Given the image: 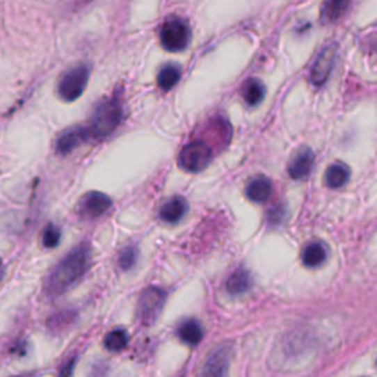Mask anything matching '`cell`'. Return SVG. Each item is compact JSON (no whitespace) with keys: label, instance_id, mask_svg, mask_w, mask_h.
Returning a JSON list of instances; mask_svg holds the SVG:
<instances>
[{"label":"cell","instance_id":"cell-1","mask_svg":"<svg viewBox=\"0 0 377 377\" xmlns=\"http://www.w3.org/2000/svg\"><path fill=\"white\" fill-rule=\"evenodd\" d=\"M92 267V246L80 243L72 248L56 266L49 271L45 291L49 296H59L77 284Z\"/></svg>","mask_w":377,"mask_h":377},{"label":"cell","instance_id":"cell-2","mask_svg":"<svg viewBox=\"0 0 377 377\" xmlns=\"http://www.w3.org/2000/svg\"><path fill=\"white\" fill-rule=\"evenodd\" d=\"M122 118V106L117 99H105L100 102L87 129L89 139L102 141L117 130Z\"/></svg>","mask_w":377,"mask_h":377},{"label":"cell","instance_id":"cell-3","mask_svg":"<svg viewBox=\"0 0 377 377\" xmlns=\"http://www.w3.org/2000/svg\"><path fill=\"white\" fill-rule=\"evenodd\" d=\"M167 294L159 287H147L141 294L139 300H137L136 314L137 320L145 328L154 326L158 317L161 316V311L164 308Z\"/></svg>","mask_w":377,"mask_h":377},{"label":"cell","instance_id":"cell-4","mask_svg":"<svg viewBox=\"0 0 377 377\" xmlns=\"http://www.w3.org/2000/svg\"><path fill=\"white\" fill-rule=\"evenodd\" d=\"M233 357V348L223 344L209 351L200 364L196 377H229V369Z\"/></svg>","mask_w":377,"mask_h":377},{"label":"cell","instance_id":"cell-5","mask_svg":"<svg viewBox=\"0 0 377 377\" xmlns=\"http://www.w3.org/2000/svg\"><path fill=\"white\" fill-rule=\"evenodd\" d=\"M87 83H89V68L83 64L72 67L70 71L62 75V79L59 80V96L64 99L65 102H72V100L79 99L83 95Z\"/></svg>","mask_w":377,"mask_h":377},{"label":"cell","instance_id":"cell-6","mask_svg":"<svg viewBox=\"0 0 377 377\" xmlns=\"http://www.w3.org/2000/svg\"><path fill=\"white\" fill-rule=\"evenodd\" d=\"M212 158L211 147L202 141L187 143L179 155V164L183 170L191 173L202 171Z\"/></svg>","mask_w":377,"mask_h":377},{"label":"cell","instance_id":"cell-7","mask_svg":"<svg viewBox=\"0 0 377 377\" xmlns=\"http://www.w3.org/2000/svg\"><path fill=\"white\" fill-rule=\"evenodd\" d=\"M191 40V30L183 19L171 18L161 29V45L170 52H180Z\"/></svg>","mask_w":377,"mask_h":377},{"label":"cell","instance_id":"cell-8","mask_svg":"<svg viewBox=\"0 0 377 377\" xmlns=\"http://www.w3.org/2000/svg\"><path fill=\"white\" fill-rule=\"evenodd\" d=\"M111 207L112 200L108 195L102 192H89L81 198L79 204V212L84 218L95 220L105 216V214L111 209Z\"/></svg>","mask_w":377,"mask_h":377},{"label":"cell","instance_id":"cell-9","mask_svg":"<svg viewBox=\"0 0 377 377\" xmlns=\"http://www.w3.org/2000/svg\"><path fill=\"white\" fill-rule=\"evenodd\" d=\"M335 59H336V46L335 45L326 46L311 68L310 80L314 86H323L328 81L335 65Z\"/></svg>","mask_w":377,"mask_h":377},{"label":"cell","instance_id":"cell-10","mask_svg":"<svg viewBox=\"0 0 377 377\" xmlns=\"http://www.w3.org/2000/svg\"><path fill=\"white\" fill-rule=\"evenodd\" d=\"M314 166V154L310 147H300L289 162L287 173L294 180L307 179Z\"/></svg>","mask_w":377,"mask_h":377},{"label":"cell","instance_id":"cell-11","mask_svg":"<svg viewBox=\"0 0 377 377\" xmlns=\"http://www.w3.org/2000/svg\"><path fill=\"white\" fill-rule=\"evenodd\" d=\"M89 139L87 129L72 127L62 133L56 141V152L61 155H68L74 149H77L81 143Z\"/></svg>","mask_w":377,"mask_h":377},{"label":"cell","instance_id":"cell-12","mask_svg":"<svg viewBox=\"0 0 377 377\" xmlns=\"http://www.w3.org/2000/svg\"><path fill=\"white\" fill-rule=\"evenodd\" d=\"M273 192V184L270 179L266 175H257L252 180H250L246 186V196L252 200V202L261 204L266 202Z\"/></svg>","mask_w":377,"mask_h":377},{"label":"cell","instance_id":"cell-13","mask_svg":"<svg viewBox=\"0 0 377 377\" xmlns=\"http://www.w3.org/2000/svg\"><path fill=\"white\" fill-rule=\"evenodd\" d=\"M186 211H187L186 199L182 196H174L161 207L159 217L166 223H177L184 217Z\"/></svg>","mask_w":377,"mask_h":377},{"label":"cell","instance_id":"cell-14","mask_svg":"<svg viewBox=\"0 0 377 377\" xmlns=\"http://www.w3.org/2000/svg\"><path fill=\"white\" fill-rule=\"evenodd\" d=\"M177 335L184 344L193 346L202 341L204 330H202V326L199 324V321H196L195 319H188V320H184L179 326Z\"/></svg>","mask_w":377,"mask_h":377},{"label":"cell","instance_id":"cell-15","mask_svg":"<svg viewBox=\"0 0 377 377\" xmlns=\"http://www.w3.org/2000/svg\"><path fill=\"white\" fill-rule=\"evenodd\" d=\"M326 258H328V249H326V246L319 241L308 243L303 250V262L305 267L310 268L320 267L326 261Z\"/></svg>","mask_w":377,"mask_h":377},{"label":"cell","instance_id":"cell-16","mask_svg":"<svg viewBox=\"0 0 377 377\" xmlns=\"http://www.w3.org/2000/svg\"><path fill=\"white\" fill-rule=\"evenodd\" d=\"M349 179V168L344 162H335L332 164L324 175V183L330 188H339L346 184Z\"/></svg>","mask_w":377,"mask_h":377},{"label":"cell","instance_id":"cell-17","mask_svg":"<svg viewBox=\"0 0 377 377\" xmlns=\"http://www.w3.org/2000/svg\"><path fill=\"white\" fill-rule=\"evenodd\" d=\"M250 286V275L245 268L234 270L230 278L225 282V289L230 295H241L245 294Z\"/></svg>","mask_w":377,"mask_h":377},{"label":"cell","instance_id":"cell-18","mask_svg":"<svg viewBox=\"0 0 377 377\" xmlns=\"http://www.w3.org/2000/svg\"><path fill=\"white\" fill-rule=\"evenodd\" d=\"M351 0H326L321 8V19L324 22H333L341 18L349 8Z\"/></svg>","mask_w":377,"mask_h":377},{"label":"cell","instance_id":"cell-19","mask_svg":"<svg viewBox=\"0 0 377 377\" xmlns=\"http://www.w3.org/2000/svg\"><path fill=\"white\" fill-rule=\"evenodd\" d=\"M182 71L177 65H166L162 67L158 74V86L162 90H171L173 87L179 83Z\"/></svg>","mask_w":377,"mask_h":377},{"label":"cell","instance_id":"cell-20","mask_svg":"<svg viewBox=\"0 0 377 377\" xmlns=\"http://www.w3.org/2000/svg\"><path fill=\"white\" fill-rule=\"evenodd\" d=\"M129 344V336L127 332L122 329H115L111 330L105 339H104V346L111 351V353H118V351H122Z\"/></svg>","mask_w":377,"mask_h":377},{"label":"cell","instance_id":"cell-21","mask_svg":"<svg viewBox=\"0 0 377 377\" xmlns=\"http://www.w3.org/2000/svg\"><path fill=\"white\" fill-rule=\"evenodd\" d=\"M242 95L248 105L255 106L264 99V86L259 80H249L243 86Z\"/></svg>","mask_w":377,"mask_h":377},{"label":"cell","instance_id":"cell-22","mask_svg":"<svg viewBox=\"0 0 377 377\" xmlns=\"http://www.w3.org/2000/svg\"><path fill=\"white\" fill-rule=\"evenodd\" d=\"M137 261V249L134 246H127L122 250H120L118 254V266L121 270L127 271L134 267V264Z\"/></svg>","mask_w":377,"mask_h":377},{"label":"cell","instance_id":"cell-23","mask_svg":"<svg viewBox=\"0 0 377 377\" xmlns=\"http://www.w3.org/2000/svg\"><path fill=\"white\" fill-rule=\"evenodd\" d=\"M43 245L49 249L52 248H56L59 245V241H61V230L56 227L55 224H49L47 227L45 229L43 232Z\"/></svg>","mask_w":377,"mask_h":377},{"label":"cell","instance_id":"cell-24","mask_svg":"<svg viewBox=\"0 0 377 377\" xmlns=\"http://www.w3.org/2000/svg\"><path fill=\"white\" fill-rule=\"evenodd\" d=\"M74 367H75V358H71L68 362H65L64 366H62V369L59 370L58 377H71L72 371H74Z\"/></svg>","mask_w":377,"mask_h":377},{"label":"cell","instance_id":"cell-25","mask_svg":"<svg viewBox=\"0 0 377 377\" xmlns=\"http://www.w3.org/2000/svg\"><path fill=\"white\" fill-rule=\"evenodd\" d=\"M0 279H2V261H0Z\"/></svg>","mask_w":377,"mask_h":377}]
</instances>
